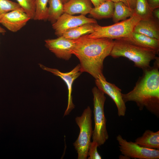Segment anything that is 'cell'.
<instances>
[{
	"mask_svg": "<svg viewBox=\"0 0 159 159\" xmlns=\"http://www.w3.org/2000/svg\"><path fill=\"white\" fill-rule=\"evenodd\" d=\"M21 7L30 17L34 19L35 12V0H16Z\"/></svg>",
	"mask_w": 159,
	"mask_h": 159,
	"instance_id": "603a6c76",
	"label": "cell"
},
{
	"mask_svg": "<svg viewBox=\"0 0 159 159\" xmlns=\"http://www.w3.org/2000/svg\"><path fill=\"white\" fill-rule=\"evenodd\" d=\"M153 66L143 70V74L133 89L122 93L124 102H135L140 110L145 108L158 117L159 116V58L156 57Z\"/></svg>",
	"mask_w": 159,
	"mask_h": 159,
	"instance_id": "7a4b0ae2",
	"label": "cell"
},
{
	"mask_svg": "<svg viewBox=\"0 0 159 159\" xmlns=\"http://www.w3.org/2000/svg\"><path fill=\"white\" fill-rule=\"evenodd\" d=\"M92 116V110L88 106L84 110L81 116L76 117L75 119L80 129L78 137L73 143L78 154V159H86L88 157L93 131Z\"/></svg>",
	"mask_w": 159,
	"mask_h": 159,
	"instance_id": "8992f818",
	"label": "cell"
},
{
	"mask_svg": "<svg viewBox=\"0 0 159 159\" xmlns=\"http://www.w3.org/2000/svg\"><path fill=\"white\" fill-rule=\"evenodd\" d=\"M92 8L90 0H69L64 4V13L85 16L89 13Z\"/></svg>",
	"mask_w": 159,
	"mask_h": 159,
	"instance_id": "5bb4252c",
	"label": "cell"
},
{
	"mask_svg": "<svg viewBox=\"0 0 159 159\" xmlns=\"http://www.w3.org/2000/svg\"><path fill=\"white\" fill-rule=\"evenodd\" d=\"M153 15L154 16V17L157 19H159V8H157L153 11Z\"/></svg>",
	"mask_w": 159,
	"mask_h": 159,
	"instance_id": "f1b7e54d",
	"label": "cell"
},
{
	"mask_svg": "<svg viewBox=\"0 0 159 159\" xmlns=\"http://www.w3.org/2000/svg\"><path fill=\"white\" fill-rule=\"evenodd\" d=\"M47 19L52 24L64 13V4L62 0H49Z\"/></svg>",
	"mask_w": 159,
	"mask_h": 159,
	"instance_id": "d6986e66",
	"label": "cell"
},
{
	"mask_svg": "<svg viewBox=\"0 0 159 159\" xmlns=\"http://www.w3.org/2000/svg\"><path fill=\"white\" fill-rule=\"evenodd\" d=\"M97 23L95 19L87 18L84 15L75 16L64 13L52 24V27L55 34L59 37L70 29L85 24Z\"/></svg>",
	"mask_w": 159,
	"mask_h": 159,
	"instance_id": "ba28073f",
	"label": "cell"
},
{
	"mask_svg": "<svg viewBox=\"0 0 159 159\" xmlns=\"http://www.w3.org/2000/svg\"><path fill=\"white\" fill-rule=\"evenodd\" d=\"M158 52L144 47L132 37L115 39L110 56L115 58L124 57L132 61L134 66L143 70L150 67L151 61L155 59Z\"/></svg>",
	"mask_w": 159,
	"mask_h": 159,
	"instance_id": "3957f363",
	"label": "cell"
},
{
	"mask_svg": "<svg viewBox=\"0 0 159 159\" xmlns=\"http://www.w3.org/2000/svg\"><path fill=\"white\" fill-rule=\"evenodd\" d=\"M49 0H35V12L34 20H45L47 19Z\"/></svg>",
	"mask_w": 159,
	"mask_h": 159,
	"instance_id": "7402d4cb",
	"label": "cell"
},
{
	"mask_svg": "<svg viewBox=\"0 0 159 159\" xmlns=\"http://www.w3.org/2000/svg\"><path fill=\"white\" fill-rule=\"evenodd\" d=\"M114 2L121 1L126 6L134 10L135 6L136 0H110Z\"/></svg>",
	"mask_w": 159,
	"mask_h": 159,
	"instance_id": "484cf974",
	"label": "cell"
},
{
	"mask_svg": "<svg viewBox=\"0 0 159 159\" xmlns=\"http://www.w3.org/2000/svg\"><path fill=\"white\" fill-rule=\"evenodd\" d=\"M109 0H90L94 7H97L103 2Z\"/></svg>",
	"mask_w": 159,
	"mask_h": 159,
	"instance_id": "83f0119b",
	"label": "cell"
},
{
	"mask_svg": "<svg viewBox=\"0 0 159 159\" xmlns=\"http://www.w3.org/2000/svg\"><path fill=\"white\" fill-rule=\"evenodd\" d=\"M135 142L143 147L159 150V131L146 130L142 136L136 139Z\"/></svg>",
	"mask_w": 159,
	"mask_h": 159,
	"instance_id": "9a60e30c",
	"label": "cell"
},
{
	"mask_svg": "<svg viewBox=\"0 0 159 159\" xmlns=\"http://www.w3.org/2000/svg\"><path fill=\"white\" fill-rule=\"evenodd\" d=\"M45 46L58 58L65 60L71 57L75 40L66 38L63 36L54 39L45 40Z\"/></svg>",
	"mask_w": 159,
	"mask_h": 159,
	"instance_id": "8fae6325",
	"label": "cell"
},
{
	"mask_svg": "<svg viewBox=\"0 0 159 159\" xmlns=\"http://www.w3.org/2000/svg\"><path fill=\"white\" fill-rule=\"evenodd\" d=\"M132 36V39L138 44L159 52V39L134 32Z\"/></svg>",
	"mask_w": 159,
	"mask_h": 159,
	"instance_id": "ffe728a7",
	"label": "cell"
},
{
	"mask_svg": "<svg viewBox=\"0 0 159 159\" xmlns=\"http://www.w3.org/2000/svg\"><path fill=\"white\" fill-rule=\"evenodd\" d=\"M134 12L141 19H146L153 16L147 0H136Z\"/></svg>",
	"mask_w": 159,
	"mask_h": 159,
	"instance_id": "44dd1931",
	"label": "cell"
},
{
	"mask_svg": "<svg viewBox=\"0 0 159 159\" xmlns=\"http://www.w3.org/2000/svg\"><path fill=\"white\" fill-rule=\"evenodd\" d=\"M149 7L153 11L154 9L159 7V0H147Z\"/></svg>",
	"mask_w": 159,
	"mask_h": 159,
	"instance_id": "4316f807",
	"label": "cell"
},
{
	"mask_svg": "<svg viewBox=\"0 0 159 159\" xmlns=\"http://www.w3.org/2000/svg\"><path fill=\"white\" fill-rule=\"evenodd\" d=\"M119 158L120 159H129L128 157L122 155L119 156Z\"/></svg>",
	"mask_w": 159,
	"mask_h": 159,
	"instance_id": "4dcf8cb0",
	"label": "cell"
},
{
	"mask_svg": "<svg viewBox=\"0 0 159 159\" xmlns=\"http://www.w3.org/2000/svg\"><path fill=\"white\" fill-rule=\"evenodd\" d=\"M69 0H62L63 3L64 4L68 1Z\"/></svg>",
	"mask_w": 159,
	"mask_h": 159,
	"instance_id": "1f68e13d",
	"label": "cell"
},
{
	"mask_svg": "<svg viewBox=\"0 0 159 159\" xmlns=\"http://www.w3.org/2000/svg\"><path fill=\"white\" fill-rule=\"evenodd\" d=\"M95 24H85L70 29L64 32L62 36L70 39L76 40L82 36L92 33Z\"/></svg>",
	"mask_w": 159,
	"mask_h": 159,
	"instance_id": "e0dca14e",
	"label": "cell"
},
{
	"mask_svg": "<svg viewBox=\"0 0 159 159\" xmlns=\"http://www.w3.org/2000/svg\"><path fill=\"white\" fill-rule=\"evenodd\" d=\"M159 20L153 16L141 19L135 26L133 32L159 39Z\"/></svg>",
	"mask_w": 159,
	"mask_h": 159,
	"instance_id": "4fadbf2b",
	"label": "cell"
},
{
	"mask_svg": "<svg viewBox=\"0 0 159 159\" xmlns=\"http://www.w3.org/2000/svg\"><path fill=\"white\" fill-rule=\"evenodd\" d=\"M114 4V10L112 18L113 21L115 23L131 17L134 13V10L126 6L121 1L115 2Z\"/></svg>",
	"mask_w": 159,
	"mask_h": 159,
	"instance_id": "ac0fdd59",
	"label": "cell"
},
{
	"mask_svg": "<svg viewBox=\"0 0 159 159\" xmlns=\"http://www.w3.org/2000/svg\"><path fill=\"white\" fill-rule=\"evenodd\" d=\"M97 87L104 94L108 95L115 103L119 117L125 116L126 107L123 100L121 90L114 84L107 81L104 76H101L95 80Z\"/></svg>",
	"mask_w": 159,
	"mask_h": 159,
	"instance_id": "30bf717a",
	"label": "cell"
},
{
	"mask_svg": "<svg viewBox=\"0 0 159 159\" xmlns=\"http://www.w3.org/2000/svg\"><path fill=\"white\" fill-rule=\"evenodd\" d=\"M20 8L17 3L10 0H0V16Z\"/></svg>",
	"mask_w": 159,
	"mask_h": 159,
	"instance_id": "cb8c5ba5",
	"label": "cell"
},
{
	"mask_svg": "<svg viewBox=\"0 0 159 159\" xmlns=\"http://www.w3.org/2000/svg\"><path fill=\"white\" fill-rule=\"evenodd\" d=\"M6 32V31L5 29L1 27L0 26V34H4Z\"/></svg>",
	"mask_w": 159,
	"mask_h": 159,
	"instance_id": "f546056e",
	"label": "cell"
},
{
	"mask_svg": "<svg viewBox=\"0 0 159 159\" xmlns=\"http://www.w3.org/2000/svg\"><path fill=\"white\" fill-rule=\"evenodd\" d=\"M31 19L21 8L0 16V24L12 32H16L24 26Z\"/></svg>",
	"mask_w": 159,
	"mask_h": 159,
	"instance_id": "7c38bea8",
	"label": "cell"
},
{
	"mask_svg": "<svg viewBox=\"0 0 159 159\" xmlns=\"http://www.w3.org/2000/svg\"><path fill=\"white\" fill-rule=\"evenodd\" d=\"M75 40L72 54L79 60L82 72L89 73L95 79L103 76V62L110 56L114 44L113 39L89 38L84 35Z\"/></svg>",
	"mask_w": 159,
	"mask_h": 159,
	"instance_id": "6da1fadb",
	"label": "cell"
},
{
	"mask_svg": "<svg viewBox=\"0 0 159 159\" xmlns=\"http://www.w3.org/2000/svg\"><path fill=\"white\" fill-rule=\"evenodd\" d=\"M39 65L43 69L60 77L66 84L68 91V103L64 116L68 115L74 108L72 95V87L74 81L82 73L80 64H78L70 71L67 72H62L57 69L48 67L40 64Z\"/></svg>",
	"mask_w": 159,
	"mask_h": 159,
	"instance_id": "9c48e42d",
	"label": "cell"
},
{
	"mask_svg": "<svg viewBox=\"0 0 159 159\" xmlns=\"http://www.w3.org/2000/svg\"><path fill=\"white\" fill-rule=\"evenodd\" d=\"M114 7V2L109 0L97 7L92 8L89 13L91 17L101 19L112 17Z\"/></svg>",
	"mask_w": 159,
	"mask_h": 159,
	"instance_id": "2e32d148",
	"label": "cell"
},
{
	"mask_svg": "<svg viewBox=\"0 0 159 159\" xmlns=\"http://www.w3.org/2000/svg\"><path fill=\"white\" fill-rule=\"evenodd\" d=\"M92 92L95 122L92 138V141L97 142L100 146L104 144L109 138L104 110L106 97L105 94L96 87H93Z\"/></svg>",
	"mask_w": 159,
	"mask_h": 159,
	"instance_id": "5b68a950",
	"label": "cell"
},
{
	"mask_svg": "<svg viewBox=\"0 0 159 159\" xmlns=\"http://www.w3.org/2000/svg\"><path fill=\"white\" fill-rule=\"evenodd\" d=\"M100 146L96 142H91L89 146L88 152V159H101L102 157L97 151V148Z\"/></svg>",
	"mask_w": 159,
	"mask_h": 159,
	"instance_id": "d4e9b609",
	"label": "cell"
},
{
	"mask_svg": "<svg viewBox=\"0 0 159 159\" xmlns=\"http://www.w3.org/2000/svg\"><path fill=\"white\" fill-rule=\"evenodd\" d=\"M141 19L134 13L129 18L111 25L102 26L95 23L93 32L85 35L89 38H107L112 39L131 37L135 26Z\"/></svg>",
	"mask_w": 159,
	"mask_h": 159,
	"instance_id": "277c9868",
	"label": "cell"
},
{
	"mask_svg": "<svg viewBox=\"0 0 159 159\" xmlns=\"http://www.w3.org/2000/svg\"><path fill=\"white\" fill-rule=\"evenodd\" d=\"M116 139L121 154L130 158L158 159L159 150L148 148L138 145L135 142L127 141L121 135H118Z\"/></svg>",
	"mask_w": 159,
	"mask_h": 159,
	"instance_id": "52a82bcc",
	"label": "cell"
}]
</instances>
